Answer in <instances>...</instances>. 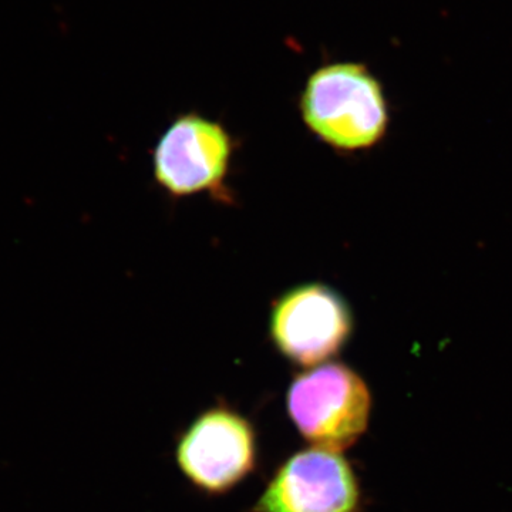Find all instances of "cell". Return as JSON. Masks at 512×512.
Listing matches in <instances>:
<instances>
[{
  "instance_id": "obj_1",
  "label": "cell",
  "mask_w": 512,
  "mask_h": 512,
  "mask_svg": "<svg viewBox=\"0 0 512 512\" xmlns=\"http://www.w3.org/2000/svg\"><path fill=\"white\" fill-rule=\"evenodd\" d=\"M306 127L340 151L376 146L389 126L383 89L366 66L335 63L309 77L301 97Z\"/></svg>"
},
{
  "instance_id": "obj_2",
  "label": "cell",
  "mask_w": 512,
  "mask_h": 512,
  "mask_svg": "<svg viewBox=\"0 0 512 512\" xmlns=\"http://www.w3.org/2000/svg\"><path fill=\"white\" fill-rule=\"evenodd\" d=\"M293 426L313 447L348 450L365 434L372 394L355 370L326 362L299 373L286 392Z\"/></svg>"
},
{
  "instance_id": "obj_3",
  "label": "cell",
  "mask_w": 512,
  "mask_h": 512,
  "mask_svg": "<svg viewBox=\"0 0 512 512\" xmlns=\"http://www.w3.org/2000/svg\"><path fill=\"white\" fill-rule=\"evenodd\" d=\"M175 463L185 480L208 495L238 487L258 464V436L252 421L228 406L198 414L175 443Z\"/></svg>"
},
{
  "instance_id": "obj_4",
  "label": "cell",
  "mask_w": 512,
  "mask_h": 512,
  "mask_svg": "<svg viewBox=\"0 0 512 512\" xmlns=\"http://www.w3.org/2000/svg\"><path fill=\"white\" fill-rule=\"evenodd\" d=\"M353 332L348 302L328 285L305 284L276 299L269 318L275 349L303 367L328 362L345 348Z\"/></svg>"
},
{
  "instance_id": "obj_5",
  "label": "cell",
  "mask_w": 512,
  "mask_h": 512,
  "mask_svg": "<svg viewBox=\"0 0 512 512\" xmlns=\"http://www.w3.org/2000/svg\"><path fill=\"white\" fill-rule=\"evenodd\" d=\"M362 491L348 458L306 447L276 468L251 512H359Z\"/></svg>"
},
{
  "instance_id": "obj_6",
  "label": "cell",
  "mask_w": 512,
  "mask_h": 512,
  "mask_svg": "<svg viewBox=\"0 0 512 512\" xmlns=\"http://www.w3.org/2000/svg\"><path fill=\"white\" fill-rule=\"evenodd\" d=\"M234 144L221 124L190 113L165 130L154 150V177L175 197L212 192L224 187Z\"/></svg>"
}]
</instances>
